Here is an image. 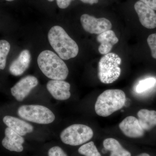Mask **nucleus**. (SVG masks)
Returning <instances> with one entry per match:
<instances>
[{"mask_svg":"<svg viewBox=\"0 0 156 156\" xmlns=\"http://www.w3.org/2000/svg\"><path fill=\"white\" fill-rule=\"evenodd\" d=\"M48 38L51 47L62 59L68 60L78 55L77 44L61 27L55 26L50 29Z\"/></svg>","mask_w":156,"mask_h":156,"instance_id":"nucleus-1","label":"nucleus"},{"mask_svg":"<svg viewBox=\"0 0 156 156\" xmlns=\"http://www.w3.org/2000/svg\"><path fill=\"white\" fill-rule=\"evenodd\" d=\"M37 63L42 73L51 80H64L68 75V68L64 62L50 50L41 52L38 57Z\"/></svg>","mask_w":156,"mask_h":156,"instance_id":"nucleus-2","label":"nucleus"},{"mask_svg":"<svg viewBox=\"0 0 156 156\" xmlns=\"http://www.w3.org/2000/svg\"><path fill=\"white\" fill-rule=\"evenodd\" d=\"M126 102V94L122 90L108 89L98 98L95 104V111L100 116L108 117L122 108Z\"/></svg>","mask_w":156,"mask_h":156,"instance_id":"nucleus-3","label":"nucleus"},{"mask_svg":"<svg viewBox=\"0 0 156 156\" xmlns=\"http://www.w3.org/2000/svg\"><path fill=\"white\" fill-rule=\"evenodd\" d=\"M122 59L114 53L102 56L98 63V77L101 83L110 84L117 80L121 75Z\"/></svg>","mask_w":156,"mask_h":156,"instance_id":"nucleus-4","label":"nucleus"},{"mask_svg":"<svg viewBox=\"0 0 156 156\" xmlns=\"http://www.w3.org/2000/svg\"><path fill=\"white\" fill-rule=\"evenodd\" d=\"M17 113L23 119L37 124H50L55 119L53 112L43 105H22L18 108Z\"/></svg>","mask_w":156,"mask_h":156,"instance_id":"nucleus-5","label":"nucleus"},{"mask_svg":"<svg viewBox=\"0 0 156 156\" xmlns=\"http://www.w3.org/2000/svg\"><path fill=\"white\" fill-rule=\"evenodd\" d=\"M93 136V131L89 126L74 124L65 128L60 134L62 141L65 144L78 146L89 141Z\"/></svg>","mask_w":156,"mask_h":156,"instance_id":"nucleus-6","label":"nucleus"},{"mask_svg":"<svg viewBox=\"0 0 156 156\" xmlns=\"http://www.w3.org/2000/svg\"><path fill=\"white\" fill-rule=\"evenodd\" d=\"M80 21L84 30L90 34H100L110 30L112 24L108 20L105 18H96L89 14L82 15Z\"/></svg>","mask_w":156,"mask_h":156,"instance_id":"nucleus-7","label":"nucleus"},{"mask_svg":"<svg viewBox=\"0 0 156 156\" xmlns=\"http://www.w3.org/2000/svg\"><path fill=\"white\" fill-rule=\"evenodd\" d=\"M38 84V80L36 77L32 76H26L11 88V94L16 100L22 101Z\"/></svg>","mask_w":156,"mask_h":156,"instance_id":"nucleus-8","label":"nucleus"},{"mask_svg":"<svg viewBox=\"0 0 156 156\" xmlns=\"http://www.w3.org/2000/svg\"><path fill=\"white\" fill-rule=\"evenodd\" d=\"M134 9L139 17L140 23L144 27L148 29L155 28L156 13L153 9L140 1L135 3Z\"/></svg>","mask_w":156,"mask_h":156,"instance_id":"nucleus-9","label":"nucleus"},{"mask_svg":"<svg viewBox=\"0 0 156 156\" xmlns=\"http://www.w3.org/2000/svg\"><path fill=\"white\" fill-rule=\"evenodd\" d=\"M119 127L124 134L131 138H139L144 135V130L138 119L132 116L125 118L120 123Z\"/></svg>","mask_w":156,"mask_h":156,"instance_id":"nucleus-10","label":"nucleus"},{"mask_svg":"<svg viewBox=\"0 0 156 156\" xmlns=\"http://www.w3.org/2000/svg\"><path fill=\"white\" fill-rule=\"evenodd\" d=\"M47 88L51 95L56 100H67L70 97V85L66 81L50 80L47 83Z\"/></svg>","mask_w":156,"mask_h":156,"instance_id":"nucleus-11","label":"nucleus"},{"mask_svg":"<svg viewBox=\"0 0 156 156\" xmlns=\"http://www.w3.org/2000/svg\"><path fill=\"white\" fill-rule=\"evenodd\" d=\"M24 142V139L22 136L11 128H6L5 137L2 141V144L4 147L11 151L21 152L23 150L22 144Z\"/></svg>","mask_w":156,"mask_h":156,"instance_id":"nucleus-12","label":"nucleus"},{"mask_svg":"<svg viewBox=\"0 0 156 156\" xmlns=\"http://www.w3.org/2000/svg\"><path fill=\"white\" fill-rule=\"evenodd\" d=\"M30 61V52L27 50H23L10 65L9 72L13 76L21 75L28 69Z\"/></svg>","mask_w":156,"mask_h":156,"instance_id":"nucleus-13","label":"nucleus"},{"mask_svg":"<svg viewBox=\"0 0 156 156\" xmlns=\"http://www.w3.org/2000/svg\"><path fill=\"white\" fill-rule=\"evenodd\" d=\"M3 121L8 128L22 136L34 131L33 126L30 124L15 117L5 116L3 118Z\"/></svg>","mask_w":156,"mask_h":156,"instance_id":"nucleus-14","label":"nucleus"},{"mask_svg":"<svg viewBox=\"0 0 156 156\" xmlns=\"http://www.w3.org/2000/svg\"><path fill=\"white\" fill-rule=\"evenodd\" d=\"M97 41L100 44L98 51L101 54L105 55L111 51L114 45L119 42V39L114 32L110 30L98 34Z\"/></svg>","mask_w":156,"mask_h":156,"instance_id":"nucleus-15","label":"nucleus"},{"mask_svg":"<svg viewBox=\"0 0 156 156\" xmlns=\"http://www.w3.org/2000/svg\"><path fill=\"white\" fill-rule=\"evenodd\" d=\"M138 121L144 130H151L156 126V111L146 109L140 110L137 112Z\"/></svg>","mask_w":156,"mask_h":156,"instance_id":"nucleus-16","label":"nucleus"},{"mask_svg":"<svg viewBox=\"0 0 156 156\" xmlns=\"http://www.w3.org/2000/svg\"><path fill=\"white\" fill-rule=\"evenodd\" d=\"M104 147L111 152L110 156H131V154L126 150L116 140L107 138L103 141Z\"/></svg>","mask_w":156,"mask_h":156,"instance_id":"nucleus-17","label":"nucleus"},{"mask_svg":"<svg viewBox=\"0 0 156 156\" xmlns=\"http://www.w3.org/2000/svg\"><path fill=\"white\" fill-rule=\"evenodd\" d=\"M10 46L9 42L5 40L0 41V69H5L6 64V60L10 51Z\"/></svg>","mask_w":156,"mask_h":156,"instance_id":"nucleus-18","label":"nucleus"},{"mask_svg":"<svg viewBox=\"0 0 156 156\" xmlns=\"http://www.w3.org/2000/svg\"><path fill=\"white\" fill-rule=\"evenodd\" d=\"M78 151L79 153L85 156H101L92 141L82 146L78 150Z\"/></svg>","mask_w":156,"mask_h":156,"instance_id":"nucleus-19","label":"nucleus"},{"mask_svg":"<svg viewBox=\"0 0 156 156\" xmlns=\"http://www.w3.org/2000/svg\"><path fill=\"white\" fill-rule=\"evenodd\" d=\"M156 83L155 78L151 77L140 81L136 87L137 93H142L153 88Z\"/></svg>","mask_w":156,"mask_h":156,"instance_id":"nucleus-20","label":"nucleus"},{"mask_svg":"<svg viewBox=\"0 0 156 156\" xmlns=\"http://www.w3.org/2000/svg\"><path fill=\"white\" fill-rule=\"evenodd\" d=\"M147 42L151 49L152 56L156 59V33L149 35L148 37Z\"/></svg>","mask_w":156,"mask_h":156,"instance_id":"nucleus-21","label":"nucleus"},{"mask_svg":"<svg viewBox=\"0 0 156 156\" xmlns=\"http://www.w3.org/2000/svg\"><path fill=\"white\" fill-rule=\"evenodd\" d=\"M48 156H67L61 147L55 146L51 148L48 151Z\"/></svg>","mask_w":156,"mask_h":156,"instance_id":"nucleus-22","label":"nucleus"},{"mask_svg":"<svg viewBox=\"0 0 156 156\" xmlns=\"http://www.w3.org/2000/svg\"><path fill=\"white\" fill-rule=\"evenodd\" d=\"M73 0H56L57 5L61 9H65L69 5Z\"/></svg>","mask_w":156,"mask_h":156,"instance_id":"nucleus-23","label":"nucleus"},{"mask_svg":"<svg viewBox=\"0 0 156 156\" xmlns=\"http://www.w3.org/2000/svg\"><path fill=\"white\" fill-rule=\"evenodd\" d=\"M154 10H156V0H139Z\"/></svg>","mask_w":156,"mask_h":156,"instance_id":"nucleus-24","label":"nucleus"},{"mask_svg":"<svg viewBox=\"0 0 156 156\" xmlns=\"http://www.w3.org/2000/svg\"><path fill=\"white\" fill-rule=\"evenodd\" d=\"M83 2L89 4L90 5H93L98 2V0H80Z\"/></svg>","mask_w":156,"mask_h":156,"instance_id":"nucleus-25","label":"nucleus"},{"mask_svg":"<svg viewBox=\"0 0 156 156\" xmlns=\"http://www.w3.org/2000/svg\"><path fill=\"white\" fill-rule=\"evenodd\" d=\"M137 156H150V155H149L147 153H143L140 154L139 155Z\"/></svg>","mask_w":156,"mask_h":156,"instance_id":"nucleus-26","label":"nucleus"},{"mask_svg":"<svg viewBox=\"0 0 156 156\" xmlns=\"http://www.w3.org/2000/svg\"><path fill=\"white\" fill-rule=\"evenodd\" d=\"M5 1H9V2H12V1H14V0H5Z\"/></svg>","mask_w":156,"mask_h":156,"instance_id":"nucleus-27","label":"nucleus"},{"mask_svg":"<svg viewBox=\"0 0 156 156\" xmlns=\"http://www.w3.org/2000/svg\"><path fill=\"white\" fill-rule=\"evenodd\" d=\"M48 1H49V2H52L54 1V0H48Z\"/></svg>","mask_w":156,"mask_h":156,"instance_id":"nucleus-28","label":"nucleus"},{"mask_svg":"<svg viewBox=\"0 0 156 156\" xmlns=\"http://www.w3.org/2000/svg\"><path fill=\"white\" fill-rule=\"evenodd\" d=\"M1 69H0V71H1Z\"/></svg>","mask_w":156,"mask_h":156,"instance_id":"nucleus-29","label":"nucleus"}]
</instances>
